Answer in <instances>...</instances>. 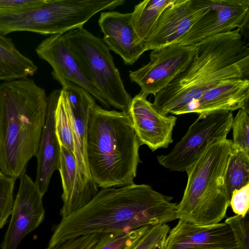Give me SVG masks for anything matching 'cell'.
Listing matches in <instances>:
<instances>
[{"instance_id": "6da1fadb", "label": "cell", "mask_w": 249, "mask_h": 249, "mask_svg": "<svg viewBox=\"0 0 249 249\" xmlns=\"http://www.w3.org/2000/svg\"><path fill=\"white\" fill-rule=\"evenodd\" d=\"M172 197L146 184L101 189L84 207L62 218L48 247L90 234L131 231L177 219Z\"/></svg>"}, {"instance_id": "7a4b0ae2", "label": "cell", "mask_w": 249, "mask_h": 249, "mask_svg": "<svg viewBox=\"0 0 249 249\" xmlns=\"http://www.w3.org/2000/svg\"><path fill=\"white\" fill-rule=\"evenodd\" d=\"M240 29L209 37L198 44L186 70L154 95L153 105L164 116L181 115L193 101L220 82L248 78L249 48Z\"/></svg>"}, {"instance_id": "3957f363", "label": "cell", "mask_w": 249, "mask_h": 249, "mask_svg": "<svg viewBox=\"0 0 249 249\" xmlns=\"http://www.w3.org/2000/svg\"><path fill=\"white\" fill-rule=\"evenodd\" d=\"M48 107L45 90L28 77L0 84V170L18 178L35 156Z\"/></svg>"}, {"instance_id": "277c9868", "label": "cell", "mask_w": 249, "mask_h": 249, "mask_svg": "<svg viewBox=\"0 0 249 249\" xmlns=\"http://www.w3.org/2000/svg\"><path fill=\"white\" fill-rule=\"evenodd\" d=\"M140 145L126 111L95 103L88 114L87 158L90 177L102 189L132 184L141 162Z\"/></svg>"}, {"instance_id": "5b68a950", "label": "cell", "mask_w": 249, "mask_h": 249, "mask_svg": "<svg viewBox=\"0 0 249 249\" xmlns=\"http://www.w3.org/2000/svg\"><path fill=\"white\" fill-rule=\"evenodd\" d=\"M232 141L225 139L209 145L186 172L187 184L177 205V219L197 225L217 224L230 205L225 176Z\"/></svg>"}, {"instance_id": "8992f818", "label": "cell", "mask_w": 249, "mask_h": 249, "mask_svg": "<svg viewBox=\"0 0 249 249\" xmlns=\"http://www.w3.org/2000/svg\"><path fill=\"white\" fill-rule=\"evenodd\" d=\"M124 0H44L34 9L2 15L5 35L27 31L42 35L64 34L83 27L97 13L123 5Z\"/></svg>"}, {"instance_id": "52a82bcc", "label": "cell", "mask_w": 249, "mask_h": 249, "mask_svg": "<svg viewBox=\"0 0 249 249\" xmlns=\"http://www.w3.org/2000/svg\"><path fill=\"white\" fill-rule=\"evenodd\" d=\"M65 34L83 72L108 106L127 112L132 98L103 40L83 27Z\"/></svg>"}, {"instance_id": "ba28073f", "label": "cell", "mask_w": 249, "mask_h": 249, "mask_svg": "<svg viewBox=\"0 0 249 249\" xmlns=\"http://www.w3.org/2000/svg\"><path fill=\"white\" fill-rule=\"evenodd\" d=\"M233 118L231 111L199 114L172 151L157 156L159 163L171 171H186L209 145L227 139Z\"/></svg>"}, {"instance_id": "9c48e42d", "label": "cell", "mask_w": 249, "mask_h": 249, "mask_svg": "<svg viewBox=\"0 0 249 249\" xmlns=\"http://www.w3.org/2000/svg\"><path fill=\"white\" fill-rule=\"evenodd\" d=\"M196 45L173 44L151 50L149 62L129 72L131 82L141 88L140 93L156 95L184 71L197 53Z\"/></svg>"}, {"instance_id": "30bf717a", "label": "cell", "mask_w": 249, "mask_h": 249, "mask_svg": "<svg viewBox=\"0 0 249 249\" xmlns=\"http://www.w3.org/2000/svg\"><path fill=\"white\" fill-rule=\"evenodd\" d=\"M61 90L72 126L79 187L82 200L87 204L98 192L90 177L87 158L88 114L95 99L85 89L72 83L63 86Z\"/></svg>"}, {"instance_id": "8fae6325", "label": "cell", "mask_w": 249, "mask_h": 249, "mask_svg": "<svg viewBox=\"0 0 249 249\" xmlns=\"http://www.w3.org/2000/svg\"><path fill=\"white\" fill-rule=\"evenodd\" d=\"M208 10L179 43L195 45L209 37L248 27L249 0H206Z\"/></svg>"}, {"instance_id": "7c38bea8", "label": "cell", "mask_w": 249, "mask_h": 249, "mask_svg": "<svg viewBox=\"0 0 249 249\" xmlns=\"http://www.w3.org/2000/svg\"><path fill=\"white\" fill-rule=\"evenodd\" d=\"M19 178V186L1 249H18L23 238L38 227L45 217L43 196L35 181L26 173Z\"/></svg>"}, {"instance_id": "4fadbf2b", "label": "cell", "mask_w": 249, "mask_h": 249, "mask_svg": "<svg viewBox=\"0 0 249 249\" xmlns=\"http://www.w3.org/2000/svg\"><path fill=\"white\" fill-rule=\"evenodd\" d=\"M35 51L40 58L52 67L53 78L62 87L67 83H73L87 91L104 107L110 108L83 72L70 47L65 33L50 36L38 45Z\"/></svg>"}, {"instance_id": "5bb4252c", "label": "cell", "mask_w": 249, "mask_h": 249, "mask_svg": "<svg viewBox=\"0 0 249 249\" xmlns=\"http://www.w3.org/2000/svg\"><path fill=\"white\" fill-rule=\"evenodd\" d=\"M208 8L206 0H171L161 12L153 34L145 43L147 51L179 43Z\"/></svg>"}, {"instance_id": "9a60e30c", "label": "cell", "mask_w": 249, "mask_h": 249, "mask_svg": "<svg viewBox=\"0 0 249 249\" xmlns=\"http://www.w3.org/2000/svg\"><path fill=\"white\" fill-rule=\"evenodd\" d=\"M146 97L141 93L134 96L127 112L140 146L145 144L154 151L166 148L173 142L177 117L160 114Z\"/></svg>"}, {"instance_id": "2e32d148", "label": "cell", "mask_w": 249, "mask_h": 249, "mask_svg": "<svg viewBox=\"0 0 249 249\" xmlns=\"http://www.w3.org/2000/svg\"><path fill=\"white\" fill-rule=\"evenodd\" d=\"M165 245L166 249H236L226 222L200 226L179 220L169 231Z\"/></svg>"}, {"instance_id": "e0dca14e", "label": "cell", "mask_w": 249, "mask_h": 249, "mask_svg": "<svg viewBox=\"0 0 249 249\" xmlns=\"http://www.w3.org/2000/svg\"><path fill=\"white\" fill-rule=\"evenodd\" d=\"M98 25L104 35V42L109 50L120 56L126 65H133L147 51L133 28L131 13L103 12Z\"/></svg>"}, {"instance_id": "ac0fdd59", "label": "cell", "mask_w": 249, "mask_h": 249, "mask_svg": "<svg viewBox=\"0 0 249 249\" xmlns=\"http://www.w3.org/2000/svg\"><path fill=\"white\" fill-rule=\"evenodd\" d=\"M249 78L224 80L190 104L185 114H199L245 109L249 111Z\"/></svg>"}, {"instance_id": "d6986e66", "label": "cell", "mask_w": 249, "mask_h": 249, "mask_svg": "<svg viewBox=\"0 0 249 249\" xmlns=\"http://www.w3.org/2000/svg\"><path fill=\"white\" fill-rule=\"evenodd\" d=\"M60 89L53 90L48 96V107L45 122L42 130L36 157V176L35 183L44 196L53 172L58 170L60 144L55 127L54 111Z\"/></svg>"}, {"instance_id": "ffe728a7", "label": "cell", "mask_w": 249, "mask_h": 249, "mask_svg": "<svg viewBox=\"0 0 249 249\" xmlns=\"http://www.w3.org/2000/svg\"><path fill=\"white\" fill-rule=\"evenodd\" d=\"M58 170L59 172L63 193V205L60 211L62 218L71 215L84 207L77 179V164L74 154L60 145Z\"/></svg>"}, {"instance_id": "44dd1931", "label": "cell", "mask_w": 249, "mask_h": 249, "mask_svg": "<svg viewBox=\"0 0 249 249\" xmlns=\"http://www.w3.org/2000/svg\"><path fill=\"white\" fill-rule=\"evenodd\" d=\"M37 67L16 47L12 39L0 34V81L33 75Z\"/></svg>"}, {"instance_id": "7402d4cb", "label": "cell", "mask_w": 249, "mask_h": 249, "mask_svg": "<svg viewBox=\"0 0 249 249\" xmlns=\"http://www.w3.org/2000/svg\"><path fill=\"white\" fill-rule=\"evenodd\" d=\"M171 0H145L135 6L131 13L132 24L144 45L153 34L161 12Z\"/></svg>"}, {"instance_id": "603a6c76", "label": "cell", "mask_w": 249, "mask_h": 249, "mask_svg": "<svg viewBox=\"0 0 249 249\" xmlns=\"http://www.w3.org/2000/svg\"><path fill=\"white\" fill-rule=\"evenodd\" d=\"M225 183L230 198L233 191L249 184V154L232 145Z\"/></svg>"}, {"instance_id": "cb8c5ba5", "label": "cell", "mask_w": 249, "mask_h": 249, "mask_svg": "<svg viewBox=\"0 0 249 249\" xmlns=\"http://www.w3.org/2000/svg\"><path fill=\"white\" fill-rule=\"evenodd\" d=\"M149 226L103 234L91 249H134Z\"/></svg>"}, {"instance_id": "d4e9b609", "label": "cell", "mask_w": 249, "mask_h": 249, "mask_svg": "<svg viewBox=\"0 0 249 249\" xmlns=\"http://www.w3.org/2000/svg\"><path fill=\"white\" fill-rule=\"evenodd\" d=\"M55 127L60 145L74 153V144L71 122L65 97L61 89L54 111Z\"/></svg>"}, {"instance_id": "484cf974", "label": "cell", "mask_w": 249, "mask_h": 249, "mask_svg": "<svg viewBox=\"0 0 249 249\" xmlns=\"http://www.w3.org/2000/svg\"><path fill=\"white\" fill-rule=\"evenodd\" d=\"M233 147L240 149L249 154V111L239 109L233 118Z\"/></svg>"}, {"instance_id": "4316f807", "label": "cell", "mask_w": 249, "mask_h": 249, "mask_svg": "<svg viewBox=\"0 0 249 249\" xmlns=\"http://www.w3.org/2000/svg\"><path fill=\"white\" fill-rule=\"evenodd\" d=\"M16 180V178L4 175L0 178V229L5 225L11 214Z\"/></svg>"}, {"instance_id": "83f0119b", "label": "cell", "mask_w": 249, "mask_h": 249, "mask_svg": "<svg viewBox=\"0 0 249 249\" xmlns=\"http://www.w3.org/2000/svg\"><path fill=\"white\" fill-rule=\"evenodd\" d=\"M225 222L228 224L232 232L236 249H249L248 213L245 216L236 214L229 217Z\"/></svg>"}, {"instance_id": "f1b7e54d", "label": "cell", "mask_w": 249, "mask_h": 249, "mask_svg": "<svg viewBox=\"0 0 249 249\" xmlns=\"http://www.w3.org/2000/svg\"><path fill=\"white\" fill-rule=\"evenodd\" d=\"M169 231L166 224L149 226L134 249H153L163 244Z\"/></svg>"}, {"instance_id": "f546056e", "label": "cell", "mask_w": 249, "mask_h": 249, "mask_svg": "<svg viewBox=\"0 0 249 249\" xmlns=\"http://www.w3.org/2000/svg\"><path fill=\"white\" fill-rule=\"evenodd\" d=\"M103 234L94 233L71 239L45 249H91Z\"/></svg>"}, {"instance_id": "4dcf8cb0", "label": "cell", "mask_w": 249, "mask_h": 249, "mask_svg": "<svg viewBox=\"0 0 249 249\" xmlns=\"http://www.w3.org/2000/svg\"><path fill=\"white\" fill-rule=\"evenodd\" d=\"M44 0H0V15L22 12L41 5Z\"/></svg>"}, {"instance_id": "1f68e13d", "label": "cell", "mask_w": 249, "mask_h": 249, "mask_svg": "<svg viewBox=\"0 0 249 249\" xmlns=\"http://www.w3.org/2000/svg\"><path fill=\"white\" fill-rule=\"evenodd\" d=\"M230 205L237 215L245 216L249 208V184L232 193Z\"/></svg>"}, {"instance_id": "d6a6232c", "label": "cell", "mask_w": 249, "mask_h": 249, "mask_svg": "<svg viewBox=\"0 0 249 249\" xmlns=\"http://www.w3.org/2000/svg\"><path fill=\"white\" fill-rule=\"evenodd\" d=\"M153 249H166L165 245V242L162 244L155 247Z\"/></svg>"}, {"instance_id": "836d02e7", "label": "cell", "mask_w": 249, "mask_h": 249, "mask_svg": "<svg viewBox=\"0 0 249 249\" xmlns=\"http://www.w3.org/2000/svg\"><path fill=\"white\" fill-rule=\"evenodd\" d=\"M4 174L0 171V178Z\"/></svg>"}]
</instances>
